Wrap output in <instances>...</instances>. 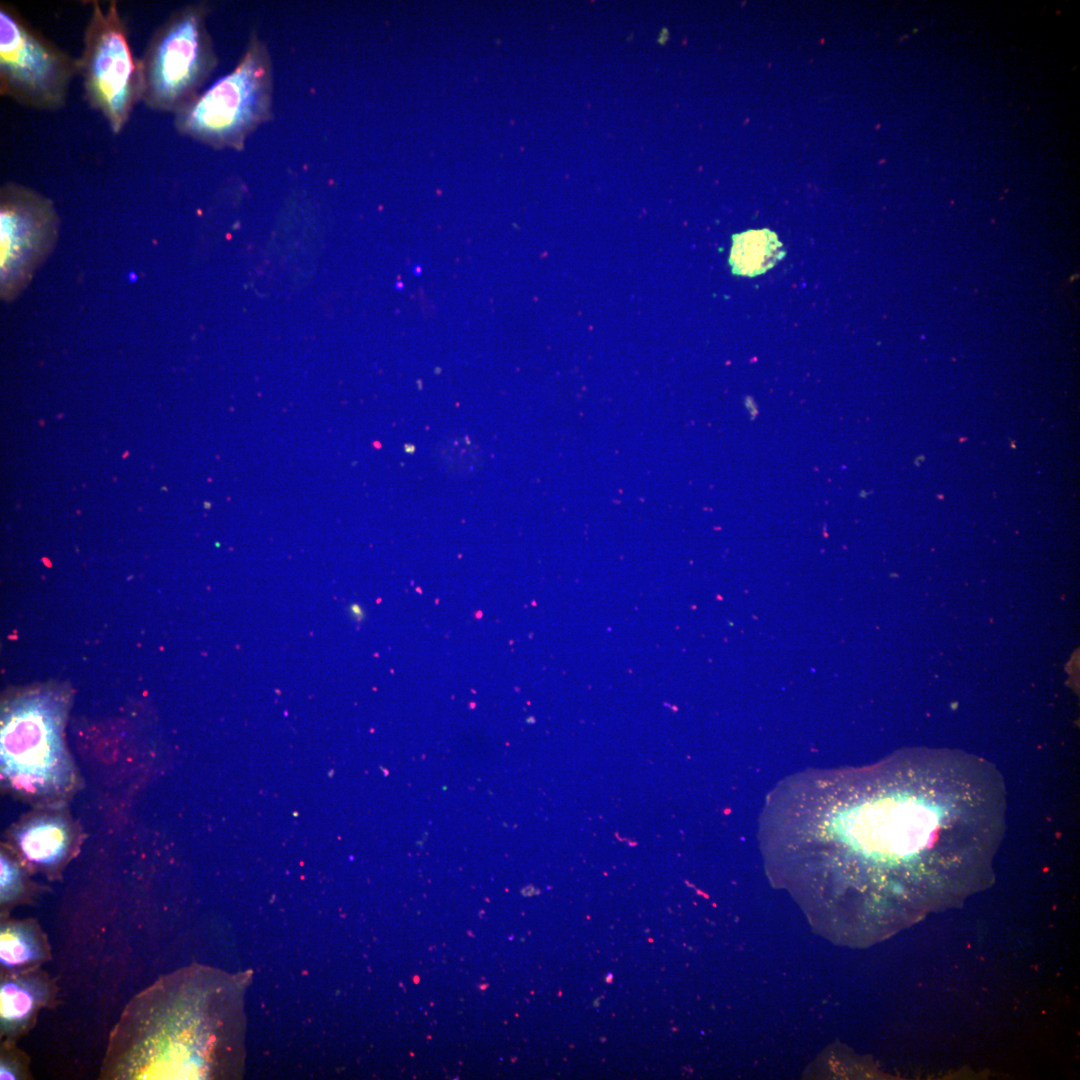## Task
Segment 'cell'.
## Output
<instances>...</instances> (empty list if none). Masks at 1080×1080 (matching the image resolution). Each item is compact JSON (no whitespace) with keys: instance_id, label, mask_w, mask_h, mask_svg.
I'll list each match as a JSON object with an SVG mask.
<instances>
[{"instance_id":"1","label":"cell","mask_w":1080,"mask_h":1080,"mask_svg":"<svg viewBox=\"0 0 1080 1080\" xmlns=\"http://www.w3.org/2000/svg\"><path fill=\"white\" fill-rule=\"evenodd\" d=\"M1006 806L988 760L910 748L784 779L768 795L759 836L772 882L825 936L859 944L987 886Z\"/></svg>"},{"instance_id":"2","label":"cell","mask_w":1080,"mask_h":1080,"mask_svg":"<svg viewBox=\"0 0 1080 1080\" xmlns=\"http://www.w3.org/2000/svg\"><path fill=\"white\" fill-rule=\"evenodd\" d=\"M68 696L58 687L28 688L6 698L1 709L3 786L31 802L53 804L76 785L64 743Z\"/></svg>"},{"instance_id":"3","label":"cell","mask_w":1080,"mask_h":1080,"mask_svg":"<svg viewBox=\"0 0 1080 1080\" xmlns=\"http://www.w3.org/2000/svg\"><path fill=\"white\" fill-rule=\"evenodd\" d=\"M273 95L271 53L252 29L236 66L173 115L174 128L212 149L240 151L273 118Z\"/></svg>"},{"instance_id":"4","label":"cell","mask_w":1080,"mask_h":1080,"mask_svg":"<svg viewBox=\"0 0 1080 1080\" xmlns=\"http://www.w3.org/2000/svg\"><path fill=\"white\" fill-rule=\"evenodd\" d=\"M211 6L188 3L173 11L151 35L141 59L142 97L149 109L175 115L201 92L218 65L208 30Z\"/></svg>"},{"instance_id":"5","label":"cell","mask_w":1080,"mask_h":1080,"mask_svg":"<svg viewBox=\"0 0 1080 1080\" xmlns=\"http://www.w3.org/2000/svg\"><path fill=\"white\" fill-rule=\"evenodd\" d=\"M116 1L104 9L92 1L77 58V74L88 105L119 134L142 97L141 59L135 57Z\"/></svg>"},{"instance_id":"6","label":"cell","mask_w":1080,"mask_h":1080,"mask_svg":"<svg viewBox=\"0 0 1080 1080\" xmlns=\"http://www.w3.org/2000/svg\"><path fill=\"white\" fill-rule=\"evenodd\" d=\"M77 58L34 28L20 12L0 4V94L41 111L66 105Z\"/></svg>"},{"instance_id":"7","label":"cell","mask_w":1080,"mask_h":1080,"mask_svg":"<svg viewBox=\"0 0 1080 1080\" xmlns=\"http://www.w3.org/2000/svg\"><path fill=\"white\" fill-rule=\"evenodd\" d=\"M59 232L53 202L39 192L7 182L0 188V293L14 299L50 254Z\"/></svg>"},{"instance_id":"8","label":"cell","mask_w":1080,"mask_h":1080,"mask_svg":"<svg viewBox=\"0 0 1080 1080\" xmlns=\"http://www.w3.org/2000/svg\"><path fill=\"white\" fill-rule=\"evenodd\" d=\"M13 851L23 865L49 876L60 873L76 851V836L67 817L57 811L39 812L16 828Z\"/></svg>"},{"instance_id":"9","label":"cell","mask_w":1080,"mask_h":1080,"mask_svg":"<svg viewBox=\"0 0 1080 1080\" xmlns=\"http://www.w3.org/2000/svg\"><path fill=\"white\" fill-rule=\"evenodd\" d=\"M58 988L40 968L0 975L1 1040L18 1041L35 1026L41 1010L56 1004Z\"/></svg>"},{"instance_id":"10","label":"cell","mask_w":1080,"mask_h":1080,"mask_svg":"<svg viewBox=\"0 0 1080 1080\" xmlns=\"http://www.w3.org/2000/svg\"><path fill=\"white\" fill-rule=\"evenodd\" d=\"M51 958L47 936L36 920L1 918L0 975L40 968Z\"/></svg>"},{"instance_id":"11","label":"cell","mask_w":1080,"mask_h":1080,"mask_svg":"<svg viewBox=\"0 0 1080 1080\" xmlns=\"http://www.w3.org/2000/svg\"><path fill=\"white\" fill-rule=\"evenodd\" d=\"M784 251L777 235L768 229L749 230L735 235L730 253L732 271L756 276L772 268Z\"/></svg>"},{"instance_id":"12","label":"cell","mask_w":1080,"mask_h":1080,"mask_svg":"<svg viewBox=\"0 0 1080 1080\" xmlns=\"http://www.w3.org/2000/svg\"><path fill=\"white\" fill-rule=\"evenodd\" d=\"M28 869L14 852L1 851L0 855V908L1 918L9 917L10 911L31 897Z\"/></svg>"},{"instance_id":"13","label":"cell","mask_w":1080,"mask_h":1080,"mask_svg":"<svg viewBox=\"0 0 1080 1080\" xmlns=\"http://www.w3.org/2000/svg\"><path fill=\"white\" fill-rule=\"evenodd\" d=\"M16 1042L8 1039L1 1040V1080H26L30 1078L29 1056L16 1045Z\"/></svg>"},{"instance_id":"14","label":"cell","mask_w":1080,"mask_h":1080,"mask_svg":"<svg viewBox=\"0 0 1080 1080\" xmlns=\"http://www.w3.org/2000/svg\"><path fill=\"white\" fill-rule=\"evenodd\" d=\"M410 272H411V273H412V274H413V275H414L415 277H419V276H421V274H422V272H423V268H422V266H421L420 264H417V263H415V264H413V265H412V266L410 267Z\"/></svg>"},{"instance_id":"15","label":"cell","mask_w":1080,"mask_h":1080,"mask_svg":"<svg viewBox=\"0 0 1080 1080\" xmlns=\"http://www.w3.org/2000/svg\"><path fill=\"white\" fill-rule=\"evenodd\" d=\"M394 287L397 291H402L404 289V283L402 281H397Z\"/></svg>"}]
</instances>
